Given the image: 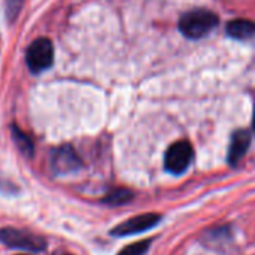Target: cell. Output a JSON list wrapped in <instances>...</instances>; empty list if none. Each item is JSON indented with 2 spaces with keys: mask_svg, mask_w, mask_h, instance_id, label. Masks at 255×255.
Instances as JSON below:
<instances>
[{
  "mask_svg": "<svg viewBox=\"0 0 255 255\" xmlns=\"http://www.w3.org/2000/svg\"><path fill=\"white\" fill-rule=\"evenodd\" d=\"M218 25V16L206 9H194L179 19V30L190 39H200Z\"/></svg>",
  "mask_w": 255,
  "mask_h": 255,
  "instance_id": "cell-1",
  "label": "cell"
},
{
  "mask_svg": "<svg viewBox=\"0 0 255 255\" xmlns=\"http://www.w3.org/2000/svg\"><path fill=\"white\" fill-rule=\"evenodd\" d=\"M0 242L9 248H16L22 251H42L46 248L43 238L33 235L25 230H18L13 227H6L0 230Z\"/></svg>",
  "mask_w": 255,
  "mask_h": 255,
  "instance_id": "cell-2",
  "label": "cell"
},
{
  "mask_svg": "<svg viewBox=\"0 0 255 255\" xmlns=\"http://www.w3.org/2000/svg\"><path fill=\"white\" fill-rule=\"evenodd\" d=\"M25 61L33 73H40L51 67L54 61V46L51 40L40 37L31 42L25 54Z\"/></svg>",
  "mask_w": 255,
  "mask_h": 255,
  "instance_id": "cell-3",
  "label": "cell"
},
{
  "mask_svg": "<svg viewBox=\"0 0 255 255\" xmlns=\"http://www.w3.org/2000/svg\"><path fill=\"white\" fill-rule=\"evenodd\" d=\"M193 146L187 140H179L173 143L164 157V167L167 172L173 175H181L184 173L188 166L191 164L193 160Z\"/></svg>",
  "mask_w": 255,
  "mask_h": 255,
  "instance_id": "cell-4",
  "label": "cell"
},
{
  "mask_svg": "<svg viewBox=\"0 0 255 255\" xmlns=\"http://www.w3.org/2000/svg\"><path fill=\"white\" fill-rule=\"evenodd\" d=\"M161 217L158 214H143V215H137L133 217L121 224H118L117 227H114L111 230L112 236H131V235H139L143 232H148L151 229H154L158 223H160Z\"/></svg>",
  "mask_w": 255,
  "mask_h": 255,
  "instance_id": "cell-5",
  "label": "cell"
},
{
  "mask_svg": "<svg viewBox=\"0 0 255 255\" xmlns=\"http://www.w3.org/2000/svg\"><path fill=\"white\" fill-rule=\"evenodd\" d=\"M81 167V160L75 149L69 145L54 149L51 155V169L55 175L63 176L76 172Z\"/></svg>",
  "mask_w": 255,
  "mask_h": 255,
  "instance_id": "cell-6",
  "label": "cell"
},
{
  "mask_svg": "<svg viewBox=\"0 0 255 255\" xmlns=\"http://www.w3.org/2000/svg\"><path fill=\"white\" fill-rule=\"evenodd\" d=\"M250 145H251V133L248 130H236L230 140L229 163L232 166L239 164V161L245 157Z\"/></svg>",
  "mask_w": 255,
  "mask_h": 255,
  "instance_id": "cell-7",
  "label": "cell"
},
{
  "mask_svg": "<svg viewBox=\"0 0 255 255\" xmlns=\"http://www.w3.org/2000/svg\"><path fill=\"white\" fill-rule=\"evenodd\" d=\"M227 34L238 40H247L255 36V22L250 19H233L227 24Z\"/></svg>",
  "mask_w": 255,
  "mask_h": 255,
  "instance_id": "cell-8",
  "label": "cell"
},
{
  "mask_svg": "<svg viewBox=\"0 0 255 255\" xmlns=\"http://www.w3.org/2000/svg\"><path fill=\"white\" fill-rule=\"evenodd\" d=\"M133 199V193L130 190L126 188H117L114 191H111L109 194H106V197L103 199L105 203L112 205V206H118V205H126Z\"/></svg>",
  "mask_w": 255,
  "mask_h": 255,
  "instance_id": "cell-9",
  "label": "cell"
},
{
  "mask_svg": "<svg viewBox=\"0 0 255 255\" xmlns=\"http://www.w3.org/2000/svg\"><path fill=\"white\" fill-rule=\"evenodd\" d=\"M12 137H13L16 146L19 148V151L22 154H25L28 157L33 154V143H31V140L21 130H18L16 127H12Z\"/></svg>",
  "mask_w": 255,
  "mask_h": 255,
  "instance_id": "cell-10",
  "label": "cell"
},
{
  "mask_svg": "<svg viewBox=\"0 0 255 255\" xmlns=\"http://www.w3.org/2000/svg\"><path fill=\"white\" fill-rule=\"evenodd\" d=\"M149 241H142V242H136L131 244L126 248H123L118 255H145V253L149 250Z\"/></svg>",
  "mask_w": 255,
  "mask_h": 255,
  "instance_id": "cell-11",
  "label": "cell"
},
{
  "mask_svg": "<svg viewBox=\"0 0 255 255\" xmlns=\"http://www.w3.org/2000/svg\"><path fill=\"white\" fill-rule=\"evenodd\" d=\"M24 4V0H4V12L7 21H15L18 13L21 12V7Z\"/></svg>",
  "mask_w": 255,
  "mask_h": 255,
  "instance_id": "cell-12",
  "label": "cell"
},
{
  "mask_svg": "<svg viewBox=\"0 0 255 255\" xmlns=\"http://www.w3.org/2000/svg\"><path fill=\"white\" fill-rule=\"evenodd\" d=\"M253 130H254V136H255V108H254V121H253Z\"/></svg>",
  "mask_w": 255,
  "mask_h": 255,
  "instance_id": "cell-13",
  "label": "cell"
}]
</instances>
